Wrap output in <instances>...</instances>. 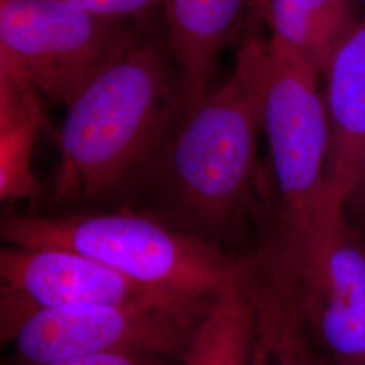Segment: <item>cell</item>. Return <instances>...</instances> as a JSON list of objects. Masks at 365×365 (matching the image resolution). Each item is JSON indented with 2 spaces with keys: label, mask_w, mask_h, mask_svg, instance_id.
<instances>
[{
  "label": "cell",
  "mask_w": 365,
  "mask_h": 365,
  "mask_svg": "<svg viewBox=\"0 0 365 365\" xmlns=\"http://www.w3.org/2000/svg\"><path fill=\"white\" fill-rule=\"evenodd\" d=\"M178 99L184 92L163 52L137 38L66 107L57 196L103 195L143 168L165 144L176 108L184 107Z\"/></svg>",
  "instance_id": "6da1fadb"
},
{
  "label": "cell",
  "mask_w": 365,
  "mask_h": 365,
  "mask_svg": "<svg viewBox=\"0 0 365 365\" xmlns=\"http://www.w3.org/2000/svg\"><path fill=\"white\" fill-rule=\"evenodd\" d=\"M0 238L13 247L73 250L134 282L200 302L240 284L250 259L126 211L66 217L4 214Z\"/></svg>",
  "instance_id": "7a4b0ae2"
},
{
  "label": "cell",
  "mask_w": 365,
  "mask_h": 365,
  "mask_svg": "<svg viewBox=\"0 0 365 365\" xmlns=\"http://www.w3.org/2000/svg\"><path fill=\"white\" fill-rule=\"evenodd\" d=\"M235 71L245 81L268 138L280 196L279 233L271 247L286 260L299 250L330 206L327 158L330 129L319 73L274 53L262 39L241 49Z\"/></svg>",
  "instance_id": "3957f363"
},
{
  "label": "cell",
  "mask_w": 365,
  "mask_h": 365,
  "mask_svg": "<svg viewBox=\"0 0 365 365\" xmlns=\"http://www.w3.org/2000/svg\"><path fill=\"white\" fill-rule=\"evenodd\" d=\"M260 129L256 102L237 71L182 113L168 143V179L206 226L225 225L248 195Z\"/></svg>",
  "instance_id": "277c9868"
},
{
  "label": "cell",
  "mask_w": 365,
  "mask_h": 365,
  "mask_svg": "<svg viewBox=\"0 0 365 365\" xmlns=\"http://www.w3.org/2000/svg\"><path fill=\"white\" fill-rule=\"evenodd\" d=\"M135 41L122 18L66 0H0V56L57 105H71Z\"/></svg>",
  "instance_id": "5b68a950"
},
{
  "label": "cell",
  "mask_w": 365,
  "mask_h": 365,
  "mask_svg": "<svg viewBox=\"0 0 365 365\" xmlns=\"http://www.w3.org/2000/svg\"><path fill=\"white\" fill-rule=\"evenodd\" d=\"M274 259L289 276L302 319L329 363L365 364V241L344 203L327 210L297 253Z\"/></svg>",
  "instance_id": "8992f818"
},
{
  "label": "cell",
  "mask_w": 365,
  "mask_h": 365,
  "mask_svg": "<svg viewBox=\"0 0 365 365\" xmlns=\"http://www.w3.org/2000/svg\"><path fill=\"white\" fill-rule=\"evenodd\" d=\"M207 307L86 304L46 309L27 317L11 341L19 357L34 365L95 353L182 354Z\"/></svg>",
  "instance_id": "52a82bcc"
},
{
  "label": "cell",
  "mask_w": 365,
  "mask_h": 365,
  "mask_svg": "<svg viewBox=\"0 0 365 365\" xmlns=\"http://www.w3.org/2000/svg\"><path fill=\"white\" fill-rule=\"evenodd\" d=\"M211 302L191 299L134 282L73 250L13 245L0 250L3 342L11 341L27 317L46 309L86 304L202 309Z\"/></svg>",
  "instance_id": "ba28073f"
},
{
  "label": "cell",
  "mask_w": 365,
  "mask_h": 365,
  "mask_svg": "<svg viewBox=\"0 0 365 365\" xmlns=\"http://www.w3.org/2000/svg\"><path fill=\"white\" fill-rule=\"evenodd\" d=\"M253 310L248 365H331L310 337L287 272L267 249L244 279Z\"/></svg>",
  "instance_id": "9c48e42d"
},
{
  "label": "cell",
  "mask_w": 365,
  "mask_h": 365,
  "mask_svg": "<svg viewBox=\"0 0 365 365\" xmlns=\"http://www.w3.org/2000/svg\"><path fill=\"white\" fill-rule=\"evenodd\" d=\"M324 75L330 129L327 187L330 195L345 202L359 182L365 152V16Z\"/></svg>",
  "instance_id": "30bf717a"
},
{
  "label": "cell",
  "mask_w": 365,
  "mask_h": 365,
  "mask_svg": "<svg viewBox=\"0 0 365 365\" xmlns=\"http://www.w3.org/2000/svg\"><path fill=\"white\" fill-rule=\"evenodd\" d=\"M245 0H165L170 51L179 66L185 110L209 93L210 78Z\"/></svg>",
  "instance_id": "8fae6325"
},
{
  "label": "cell",
  "mask_w": 365,
  "mask_h": 365,
  "mask_svg": "<svg viewBox=\"0 0 365 365\" xmlns=\"http://www.w3.org/2000/svg\"><path fill=\"white\" fill-rule=\"evenodd\" d=\"M43 95L13 63L0 56V199L34 200L39 184L31 158L46 126Z\"/></svg>",
  "instance_id": "7c38bea8"
},
{
  "label": "cell",
  "mask_w": 365,
  "mask_h": 365,
  "mask_svg": "<svg viewBox=\"0 0 365 365\" xmlns=\"http://www.w3.org/2000/svg\"><path fill=\"white\" fill-rule=\"evenodd\" d=\"M268 22L274 53L324 75L361 19L352 0H269Z\"/></svg>",
  "instance_id": "4fadbf2b"
},
{
  "label": "cell",
  "mask_w": 365,
  "mask_h": 365,
  "mask_svg": "<svg viewBox=\"0 0 365 365\" xmlns=\"http://www.w3.org/2000/svg\"><path fill=\"white\" fill-rule=\"evenodd\" d=\"M252 333L253 310L242 280L210 303L182 352L184 365H248Z\"/></svg>",
  "instance_id": "5bb4252c"
},
{
  "label": "cell",
  "mask_w": 365,
  "mask_h": 365,
  "mask_svg": "<svg viewBox=\"0 0 365 365\" xmlns=\"http://www.w3.org/2000/svg\"><path fill=\"white\" fill-rule=\"evenodd\" d=\"M80 9L107 18H125L128 15L141 13L165 0H66Z\"/></svg>",
  "instance_id": "9a60e30c"
},
{
  "label": "cell",
  "mask_w": 365,
  "mask_h": 365,
  "mask_svg": "<svg viewBox=\"0 0 365 365\" xmlns=\"http://www.w3.org/2000/svg\"><path fill=\"white\" fill-rule=\"evenodd\" d=\"M46 365H149L140 360L135 354L106 352L84 354L58 360Z\"/></svg>",
  "instance_id": "2e32d148"
},
{
  "label": "cell",
  "mask_w": 365,
  "mask_h": 365,
  "mask_svg": "<svg viewBox=\"0 0 365 365\" xmlns=\"http://www.w3.org/2000/svg\"><path fill=\"white\" fill-rule=\"evenodd\" d=\"M344 211L348 217H354V222L349 221L360 235H365V180L357 182L345 199Z\"/></svg>",
  "instance_id": "e0dca14e"
},
{
  "label": "cell",
  "mask_w": 365,
  "mask_h": 365,
  "mask_svg": "<svg viewBox=\"0 0 365 365\" xmlns=\"http://www.w3.org/2000/svg\"><path fill=\"white\" fill-rule=\"evenodd\" d=\"M365 180V152L361 160V165H360V173H359V182Z\"/></svg>",
  "instance_id": "ac0fdd59"
},
{
  "label": "cell",
  "mask_w": 365,
  "mask_h": 365,
  "mask_svg": "<svg viewBox=\"0 0 365 365\" xmlns=\"http://www.w3.org/2000/svg\"><path fill=\"white\" fill-rule=\"evenodd\" d=\"M363 365H365V364H363Z\"/></svg>",
  "instance_id": "d6986e66"
},
{
  "label": "cell",
  "mask_w": 365,
  "mask_h": 365,
  "mask_svg": "<svg viewBox=\"0 0 365 365\" xmlns=\"http://www.w3.org/2000/svg\"><path fill=\"white\" fill-rule=\"evenodd\" d=\"M364 1H365V0H364Z\"/></svg>",
  "instance_id": "ffe728a7"
}]
</instances>
